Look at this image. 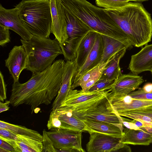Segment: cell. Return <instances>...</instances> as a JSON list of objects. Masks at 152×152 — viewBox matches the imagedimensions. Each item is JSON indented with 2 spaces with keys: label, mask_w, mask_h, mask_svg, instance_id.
Returning <instances> with one entry per match:
<instances>
[{
  "label": "cell",
  "mask_w": 152,
  "mask_h": 152,
  "mask_svg": "<svg viewBox=\"0 0 152 152\" xmlns=\"http://www.w3.org/2000/svg\"><path fill=\"white\" fill-rule=\"evenodd\" d=\"M65 64L62 59L56 60L43 71L32 73L26 83L13 82L10 104L14 107L28 105L31 113L40 105L50 104L60 90Z\"/></svg>",
  "instance_id": "1"
},
{
  "label": "cell",
  "mask_w": 152,
  "mask_h": 152,
  "mask_svg": "<svg viewBox=\"0 0 152 152\" xmlns=\"http://www.w3.org/2000/svg\"><path fill=\"white\" fill-rule=\"evenodd\" d=\"M104 10L126 34L133 46L141 47L151 42L152 19L151 14L141 2L129 1L118 8Z\"/></svg>",
  "instance_id": "2"
},
{
  "label": "cell",
  "mask_w": 152,
  "mask_h": 152,
  "mask_svg": "<svg viewBox=\"0 0 152 152\" xmlns=\"http://www.w3.org/2000/svg\"><path fill=\"white\" fill-rule=\"evenodd\" d=\"M61 2L67 10L94 31L123 42L129 49L132 48L127 36L104 9L86 0H61Z\"/></svg>",
  "instance_id": "3"
},
{
  "label": "cell",
  "mask_w": 152,
  "mask_h": 152,
  "mask_svg": "<svg viewBox=\"0 0 152 152\" xmlns=\"http://www.w3.org/2000/svg\"><path fill=\"white\" fill-rule=\"evenodd\" d=\"M15 7L32 35L49 38L52 25L50 0H23Z\"/></svg>",
  "instance_id": "4"
},
{
  "label": "cell",
  "mask_w": 152,
  "mask_h": 152,
  "mask_svg": "<svg viewBox=\"0 0 152 152\" xmlns=\"http://www.w3.org/2000/svg\"><path fill=\"white\" fill-rule=\"evenodd\" d=\"M20 40L27 55L26 69L32 73L45 70L52 65L58 56L63 54L60 44L56 39L33 35L29 40Z\"/></svg>",
  "instance_id": "5"
},
{
  "label": "cell",
  "mask_w": 152,
  "mask_h": 152,
  "mask_svg": "<svg viewBox=\"0 0 152 152\" xmlns=\"http://www.w3.org/2000/svg\"><path fill=\"white\" fill-rule=\"evenodd\" d=\"M109 92L108 90L102 95L86 102L60 107L71 110L82 120H98L123 126L121 116L115 112L109 100L107 94Z\"/></svg>",
  "instance_id": "6"
},
{
  "label": "cell",
  "mask_w": 152,
  "mask_h": 152,
  "mask_svg": "<svg viewBox=\"0 0 152 152\" xmlns=\"http://www.w3.org/2000/svg\"><path fill=\"white\" fill-rule=\"evenodd\" d=\"M61 4L66 23L68 38L61 47L66 55L74 57L76 56L78 48L85 37L89 32L94 30Z\"/></svg>",
  "instance_id": "7"
},
{
  "label": "cell",
  "mask_w": 152,
  "mask_h": 152,
  "mask_svg": "<svg viewBox=\"0 0 152 152\" xmlns=\"http://www.w3.org/2000/svg\"><path fill=\"white\" fill-rule=\"evenodd\" d=\"M82 132L60 129L47 131L57 152L85 151L82 146Z\"/></svg>",
  "instance_id": "8"
},
{
  "label": "cell",
  "mask_w": 152,
  "mask_h": 152,
  "mask_svg": "<svg viewBox=\"0 0 152 152\" xmlns=\"http://www.w3.org/2000/svg\"><path fill=\"white\" fill-rule=\"evenodd\" d=\"M49 130L64 129L84 131L83 121L71 110L60 107L51 112L47 124Z\"/></svg>",
  "instance_id": "9"
},
{
  "label": "cell",
  "mask_w": 152,
  "mask_h": 152,
  "mask_svg": "<svg viewBox=\"0 0 152 152\" xmlns=\"http://www.w3.org/2000/svg\"><path fill=\"white\" fill-rule=\"evenodd\" d=\"M0 25L14 31L24 40H29L33 36L26 28L19 10L16 7L12 9H6L0 4Z\"/></svg>",
  "instance_id": "10"
},
{
  "label": "cell",
  "mask_w": 152,
  "mask_h": 152,
  "mask_svg": "<svg viewBox=\"0 0 152 152\" xmlns=\"http://www.w3.org/2000/svg\"><path fill=\"white\" fill-rule=\"evenodd\" d=\"M89 134V140L86 145L88 152H119L125 144L121 142V137L97 132Z\"/></svg>",
  "instance_id": "11"
},
{
  "label": "cell",
  "mask_w": 152,
  "mask_h": 152,
  "mask_svg": "<svg viewBox=\"0 0 152 152\" xmlns=\"http://www.w3.org/2000/svg\"><path fill=\"white\" fill-rule=\"evenodd\" d=\"M52 17L51 33L60 45L68 38L66 23L61 0H50Z\"/></svg>",
  "instance_id": "12"
},
{
  "label": "cell",
  "mask_w": 152,
  "mask_h": 152,
  "mask_svg": "<svg viewBox=\"0 0 152 152\" xmlns=\"http://www.w3.org/2000/svg\"><path fill=\"white\" fill-rule=\"evenodd\" d=\"M5 65L13 79V82L19 81L20 74L26 69L27 64V55L23 45L15 46L5 60Z\"/></svg>",
  "instance_id": "13"
},
{
  "label": "cell",
  "mask_w": 152,
  "mask_h": 152,
  "mask_svg": "<svg viewBox=\"0 0 152 152\" xmlns=\"http://www.w3.org/2000/svg\"><path fill=\"white\" fill-rule=\"evenodd\" d=\"M103 42L102 35L98 33L94 45L83 65L75 73L72 84L75 82L85 73L97 66L103 53Z\"/></svg>",
  "instance_id": "14"
},
{
  "label": "cell",
  "mask_w": 152,
  "mask_h": 152,
  "mask_svg": "<svg viewBox=\"0 0 152 152\" xmlns=\"http://www.w3.org/2000/svg\"><path fill=\"white\" fill-rule=\"evenodd\" d=\"M75 59L65 63L61 84L58 93L52 104V110L59 108L71 90L73 77L77 69Z\"/></svg>",
  "instance_id": "15"
},
{
  "label": "cell",
  "mask_w": 152,
  "mask_h": 152,
  "mask_svg": "<svg viewBox=\"0 0 152 152\" xmlns=\"http://www.w3.org/2000/svg\"><path fill=\"white\" fill-rule=\"evenodd\" d=\"M109 100L118 115L122 113L152 105V100L134 99L128 94L114 95Z\"/></svg>",
  "instance_id": "16"
},
{
  "label": "cell",
  "mask_w": 152,
  "mask_h": 152,
  "mask_svg": "<svg viewBox=\"0 0 152 152\" xmlns=\"http://www.w3.org/2000/svg\"><path fill=\"white\" fill-rule=\"evenodd\" d=\"M128 69L137 75L152 70V44L145 45L139 52L131 56Z\"/></svg>",
  "instance_id": "17"
},
{
  "label": "cell",
  "mask_w": 152,
  "mask_h": 152,
  "mask_svg": "<svg viewBox=\"0 0 152 152\" xmlns=\"http://www.w3.org/2000/svg\"><path fill=\"white\" fill-rule=\"evenodd\" d=\"M144 80L142 76L133 74H122L109 90L111 94L126 95L138 88Z\"/></svg>",
  "instance_id": "18"
},
{
  "label": "cell",
  "mask_w": 152,
  "mask_h": 152,
  "mask_svg": "<svg viewBox=\"0 0 152 152\" xmlns=\"http://www.w3.org/2000/svg\"><path fill=\"white\" fill-rule=\"evenodd\" d=\"M82 120L85 124L84 131H87L89 133L97 132L118 137H121L123 135V126L98 120Z\"/></svg>",
  "instance_id": "19"
},
{
  "label": "cell",
  "mask_w": 152,
  "mask_h": 152,
  "mask_svg": "<svg viewBox=\"0 0 152 152\" xmlns=\"http://www.w3.org/2000/svg\"><path fill=\"white\" fill-rule=\"evenodd\" d=\"M121 137V142L126 144L148 145L152 138V128L142 127L134 129L126 128Z\"/></svg>",
  "instance_id": "20"
},
{
  "label": "cell",
  "mask_w": 152,
  "mask_h": 152,
  "mask_svg": "<svg viewBox=\"0 0 152 152\" xmlns=\"http://www.w3.org/2000/svg\"><path fill=\"white\" fill-rule=\"evenodd\" d=\"M15 141L0 136L1 139L10 144L17 152H42L44 147L42 142L29 137L18 134Z\"/></svg>",
  "instance_id": "21"
},
{
  "label": "cell",
  "mask_w": 152,
  "mask_h": 152,
  "mask_svg": "<svg viewBox=\"0 0 152 152\" xmlns=\"http://www.w3.org/2000/svg\"><path fill=\"white\" fill-rule=\"evenodd\" d=\"M107 91L84 92L82 89L71 90L60 107L74 105L86 102L103 95Z\"/></svg>",
  "instance_id": "22"
},
{
  "label": "cell",
  "mask_w": 152,
  "mask_h": 152,
  "mask_svg": "<svg viewBox=\"0 0 152 152\" xmlns=\"http://www.w3.org/2000/svg\"><path fill=\"white\" fill-rule=\"evenodd\" d=\"M102 36L103 42V51L99 64L108 62L117 53L124 48L129 49L128 47L123 42L109 36L104 35Z\"/></svg>",
  "instance_id": "23"
},
{
  "label": "cell",
  "mask_w": 152,
  "mask_h": 152,
  "mask_svg": "<svg viewBox=\"0 0 152 152\" xmlns=\"http://www.w3.org/2000/svg\"><path fill=\"white\" fill-rule=\"evenodd\" d=\"M98 33L94 31H90L80 44L77 51L75 59L77 67V70L83 65L86 61L94 45Z\"/></svg>",
  "instance_id": "24"
},
{
  "label": "cell",
  "mask_w": 152,
  "mask_h": 152,
  "mask_svg": "<svg viewBox=\"0 0 152 152\" xmlns=\"http://www.w3.org/2000/svg\"><path fill=\"white\" fill-rule=\"evenodd\" d=\"M127 49L124 48L115 54L105 67L100 78L116 80L122 74L119 65L120 61Z\"/></svg>",
  "instance_id": "25"
},
{
  "label": "cell",
  "mask_w": 152,
  "mask_h": 152,
  "mask_svg": "<svg viewBox=\"0 0 152 152\" xmlns=\"http://www.w3.org/2000/svg\"><path fill=\"white\" fill-rule=\"evenodd\" d=\"M0 128L8 129L14 133L42 142V136L38 132L21 126L0 121Z\"/></svg>",
  "instance_id": "26"
},
{
  "label": "cell",
  "mask_w": 152,
  "mask_h": 152,
  "mask_svg": "<svg viewBox=\"0 0 152 152\" xmlns=\"http://www.w3.org/2000/svg\"><path fill=\"white\" fill-rule=\"evenodd\" d=\"M113 58L107 62L99 64L96 66L85 73L75 82L72 84L71 90L74 89L78 86L81 87L90 79L97 75L102 74L107 64Z\"/></svg>",
  "instance_id": "27"
},
{
  "label": "cell",
  "mask_w": 152,
  "mask_h": 152,
  "mask_svg": "<svg viewBox=\"0 0 152 152\" xmlns=\"http://www.w3.org/2000/svg\"><path fill=\"white\" fill-rule=\"evenodd\" d=\"M95 1L97 6L108 10L118 8L129 1L128 0H95Z\"/></svg>",
  "instance_id": "28"
},
{
  "label": "cell",
  "mask_w": 152,
  "mask_h": 152,
  "mask_svg": "<svg viewBox=\"0 0 152 152\" xmlns=\"http://www.w3.org/2000/svg\"><path fill=\"white\" fill-rule=\"evenodd\" d=\"M115 80L107 79L100 78L90 89V91H105L111 89L113 86Z\"/></svg>",
  "instance_id": "29"
},
{
  "label": "cell",
  "mask_w": 152,
  "mask_h": 152,
  "mask_svg": "<svg viewBox=\"0 0 152 152\" xmlns=\"http://www.w3.org/2000/svg\"><path fill=\"white\" fill-rule=\"evenodd\" d=\"M42 143L44 147L43 152H57L50 139L48 136L47 131L44 129L42 134Z\"/></svg>",
  "instance_id": "30"
},
{
  "label": "cell",
  "mask_w": 152,
  "mask_h": 152,
  "mask_svg": "<svg viewBox=\"0 0 152 152\" xmlns=\"http://www.w3.org/2000/svg\"><path fill=\"white\" fill-rule=\"evenodd\" d=\"M128 95L134 99L152 100V92H145L142 90L141 88H139L137 91L131 92Z\"/></svg>",
  "instance_id": "31"
},
{
  "label": "cell",
  "mask_w": 152,
  "mask_h": 152,
  "mask_svg": "<svg viewBox=\"0 0 152 152\" xmlns=\"http://www.w3.org/2000/svg\"><path fill=\"white\" fill-rule=\"evenodd\" d=\"M9 29L0 25V45L3 46L10 41Z\"/></svg>",
  "instance_id": "32"
},
{
  "label": "cell",
  "mask_w": 152,
  "mask_h": 152,
  "mask_svg": "<svg viewBox=\"0 0 152 152\" xmlns=\"http://www.w3.org/2000/svg\"><path fill=\"white\" fill-rule=\"evenodd\" d=\"M128 112L145 115L149 117L152 120V105L132 110Z\"/></svg>",
  "instance_id": "33"
},
{
  "label": "cell",
  "mask_w": 152,
  "mask_h": 152,
  "mask_svg": "<svg viewBox=\"0 0 152 152\" xmlns=\"http://www.w3.org/2000/svg\"><path fill=\"white\" fill-rule=\"evenodd\" d=\"M7 98L6 85L5 83L3 74L0 72V101L4 102Z\"/></svg>",
  "instance_id": "34"
},
{
  "label": "cell",
  "mask_w": 152,
  "mask_h": 152,
  "mask_svg": "<svg viewBox=\"0 0 152 152\" xmlns=\"http://www.w3.org/2000/svg\"><path fill=\"white\" fill-rule=\"evenodd\" d=\"M101 74L97 75L87 81L84 84L81 86L82 90L84 92L88 91L90 89L99 79Z\"/></svg>",
  "instance_id": "35"
},
{
  "label": "cell",
  "mask_w": 152,
  "mask_h": 152,
  "mask_svg": "<svg viewBox=\"0 0 152 152\" xmlns=\"http://www.w3.org/2000/svg\"><path fill=\"white\" fill-rule=\"evenodd\" d=\"M0 136L16 141L17 134L7 129L0 128Z\"/></svg>",
  "instance_id": "36"
},
{
  "label": "cell",
  "mask_w": 152,
  "mask_h": 152,
  "mask_svg": "<svg viewBox=\"0 0 152 152\" xmlns=\"http://www.w3.org/2000/svg\"><path fill=\"white\" fill-rule=\"evenodd\" d=\"M122 120V123L123 126H125L127 128L131 129H140L134 123L131 122V120L127 119L121 116Z\"/></svg>",
  "instance_id": "37"
},
{
  "label": "cell",
  "mask_w": 152,
  "mask_h": 152,
  "mask_svg": "<svg viewBox=\"0 0 152 152\" xmlns=\"http://www.w3.org/2000/svg\"><path fill=\"white\" fill-rule=\"evenodd\" d=\"M0 147L2 148L8 152H16L14 148L9 143L0 139Z\"/></svg>",
  "instance_id": "38"
},
{
  "label": "cell",
  "mask_w": 152,
  "mask_h": 152,
  "mask_svg": "<svg viewBox=\"0 0 152 152\" xmlns=\"http://www.w3.org/2000/svg\"><path fill=\"white\" fill-rule=\"evenodd\" d=\"M10 104V100H6L5 102H0V113L5 111L8 110L10 107L9 105Z\"/></svg>",
  "instance_id": "39"
},
{
  "label": "cell",
  "mask_w": 152,
  "mask_h": 152,
  "mask_svg": "<svg viewBox=\"0 0 152 152\" xmlns=\"http://www.w3.org/2000/svg\"><path fill=\"white\" fill-rule=\"evenodd\" d=\"M142 88L145 92H152V83H146L144 85Z\"/></svg>",
  "instance_id": "40"
},
{
  "label": "cell",
  "mask_w": 152,
  "mask_h": 152,
  "mask_svg": "<svg viewBox=\"0 0 152 152\" xmlns=\"http://www.w3.org/2000/svg\"><path fill=\"white\" fill-rule=\"evenodd\" d=\"M130 1H133L136 2H142L143 1H147L149 0H128Z\"/></svg>",
  "instance_id": "41"
},
{
  "label": "cell",
  "mask_w": 152,
  "mask_h": 152,
  "mask_svg": "<svg viewBox=\"0 0 152 152\" xmlns=\"http://www.w3.org/2000/svg\"><path fill=\"white\" fill-rule=\"evenodd\" d=\"M0 152H8L4 148L0 147Z\"/></svg>",
  "instance_id": "42"
},
{
  "label": "cell",
  "mask_w": 152,
  "mask_h": 152,
  "mask_svg": "<svg viewBox=\"0 0 152 152\" xmlns=\"http://www.w3.org/2000/svg\"><path fill=\"white\" fill-rule=\"evenodd\" d=\"M151 143H152V139L151 140Z\"/></svg>",
  "instance_id": "43"
},
{
  "label": "cell",
  "mask_w": 152,
  "mask_h": 152,
  "mask_svg": "<svg viewBox=\"0 0 152 152\" xmlns=\"http://www.w3.org/2000/svg\"><path fill=\"white\" fill-rule=\"evenodd\" d=\"M152 74V70L150 71Z\"/></svg>",
  "instance_id": "44"
}]
</instances>
